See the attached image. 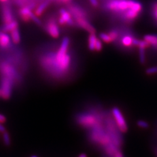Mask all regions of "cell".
<instances>
[{
	"label": "cell",
	"mask_w": 157,
	"mask_h": 157,
	"mask_svg": "<svg viewBox=\"0 0 157 157\" xmlns=\"http://www.w3.org/2000/svg\"><path fill=\"white\" fill-rule=\"evenodd\" d=\"M137 125L138 127L141 128L143 129H147L149 127V124L147 122L144 121V120H139L137 122Z\"/></svg>",
	"instance_id": "obj_23"
},
{
	"label": "cell",
	"mask_w": 157,
	"mask_h": 157,
	"mask_svg": "<svg viewBox=\"0 0 157 157\" xmlns=\"http://www.w3.org/2000/svg\"><path fill=\"white\" fill-rule=\"evenodd\" d=\"M70 40L63 37L55 51L52 48L41 49L37 54L39 72L52 83H65L72 81L78 72V63L70 51Z\"/></svg>",
	"instance_id": "obj_1"
},
{
	"label": "cell",
	"mask_w": 157,
	"mask_h": 157,
	"mask_svg": "<svg viewBox=\"0 0 157 157\" xmlns=\"http://www.w3.org/2000/svg\"><path fill=\"white\" fill-rule=\"evenodd\" d=\"M31 157H37V156H31Z\"/></svg>",
	"instance_id": "obj_32"
},
{
	"label": "cell",
	"mask_w": 157,
	"mask_h": 157,
	"mask_svg": "<svg viewBox=\"0 0 157 157\" xmlns=\"http://www.w3.org/2000/svg\"><path fill=\"white\" fill-rule=\"evenodd\" d=\"M32 12L31 11V9L30 7H24L22 9H20L19 11V14L21 16V19L23 21L28 22L31 20V14H32Z\"/></svg>",
	"instance_id": "obj_11"
},
{
	"label": "cell",
	"mask_w": 157,
	"mask_h": 157,
	"mask_svg": "<svg viewBox=\"0 0 157 157\" xmlns=\"http://www.w3.org/2000/svg\"><path fill=\"white\" fill-rule=\"evenodd\" d=\"M13 85L14 82L11 79H10L8 77L2 76L0 96L4 99H9L11 95Z\"/></svg>",
	"instance_id": "obj_6"
},
{
	"label": "cell",
	"mask_w": 157,
	"mask_h": 157,
	"mask_svg": "<svg viewBox=\"0 0 157 157\" xmlns=\"http://www.w3.org/2000/svg\"><path fill=\"white\" fill-rule=\"evenodd\" d=\"M102 48H103V45H102V43L101 40L99 39H97L96 45H95V51L97 52H100L101 51Z\"/></svg>",
	"instance_id": "obj_25"
},
{
	"label": "cell",
	"mask_w": 157,
	"mask_h": 157,
	"mask_svg": "<svg viewBox=\"0 0 157 157\" xmlns=\"http://www.w3.org/2000/svg\"><path fill=\"white\" fill-rule=\"evenodd\" d=\"M58 23L62 26L74 25V22L72 19L70 12L65 9H61L60 10V18L58 19Z\"/></svg>",
	"instance_id": "obj_7"
},
{
	"label": "cell",
	"mask_w": 157,
	"mask_h": 157,
	"mask_svg": "<svg viewBox=\"0 0 157 157\" xmlns=\"http://www.w3.org/2000/svg\"><path fill=\"white\" fill-rule=\"evenodd\" d=\"M100 38L101 39V40H102L104 43H112V40L109 36V35L108 33H100Z\"/></svg>",
	"instance_id": "obj_21"
},
{
	"label": "cell",
	"mask_w": 157,
	"mask_h": 157,
	"mask_svg": "<svg viewBox=\"0 0 157 157\" xmlns=\"http://www.w3.org/2000/svg\"><path fill=\"white\" fill-rule=\"evenodd\" d=\"M89 2L94 7H98L99 6V2L98 0H89Z\"/></svg>",
	"instance_id": "obj_26"
},
{
	"label": "cell",
	"mask_w": 157,
	"mask_h": 157,
	"mask_svg": "<svg viewBox=\"0 0 157 157\" xmlns=\"http://www.w3.org/2000/svg\"><path fill=\"white\" fill-rule=\"evenodd\" d=\"M145 73L147 75H154V74H156L157 73V66H154V67H151L148 69H147Z\"/></svg>",
	"instance_id": "obj_24"
},
{
	"label": "cell",
	"mask_w": 157,
	"mask_h": 157,
	"mask_svg": "<svg viewBox=\"0 0 157 157\" xmlns=\"http://www.w3.org/2000/svg\"><path fill=\"white\" fill-rule=\"evenodd\" d=\"M141 4L137 0H110L106 3V9L109 11L119 13L122 16L130 9Z\"/></svg>",
	"instance_id": "obj_3"
},
{
	"label": "cell",
	"mask_w": 157,
	"mask_h": 157,
	"mask_svg": "<svg viewBox=\"0 0 157 157\" xmlns=\"http://www.w3.org/2000/svg\"><path fill=\"white\" fill-rule=\"evenodd\" d=\"M11 38L13 43L16 44V45L19 44L20 42H21V33H20L18 28L14 29L11 32Z\"/></svg>",
	"instance_id": "obj_16"
},
{
	"label": "cell",
	"mask_w": 157,
	"mask_h": 157,
	"mask_svg": "<svg viewBox=\"0 0 157 157\" xmlns=\"http://www.w3.org/2000/svg\"><path fill=\"white\" fill-rule=\"evenodd\" d=\"M75 20L78 25L81 28L85 29L86 31L89 32L90 33H95L96 32L95 28L89 22L87 21V19L86 18L80 17V18H77Z\"/></svg>",
	"instance_id": "obj_9"
},
{
	"label": "cell",
	"mask_w": 157,
	"mask_h": 157,
	"mask_svg": "<svg viewBox=\"0 0 157 157\" xmlns=\"http://www.w3.org/2000/svg\"><path fill=\"white\" fill-rule=\"evenodd\" d=\"M50 4V2L49 1H45L41 3L39 6L36 9L35 12H34V14H36L37 17H40L42 15V14L43 12L45 11L47 7L49 6Z\"/></svg>",
	"instance_id": "obj_15"
},
{
	"label": "cell",
	"mask_w": 157,
	"mask_h": 157,
	"mask_svg": "<svg viewBox=\"0 0 157 157\" xmlns=\"http://www.w3.org/2000/svg\"><path fill=\"white\" fill-rule=\"evenodd\" d=\"M111 111L120 131L122 133H126L128 131V125L121 110L118 107H114Z\"/></svg>",
	"instance_id": "obj_5"
},
{
	"label": "cell",
	"mask_w": 157,
	"mask_h": 157,
	"mask_svg": "<svg viewBox=\"0 0 157 157\" xmlns=\"http://www.w3.org/2000/svg\"><path fill=\"white\" fill-rule=\"evenodd\" d=\"M151 17L153 22L157 26V1L154 2L151 6Z\"/></svg>",
	"instance_id": "obj_18"
},
{
	"label": "cell",
	"mask_w": 157,
	"mask_h": 157,
	"mask_svg": "<svg viewBox=\"0 0 157 157\" xmlns=\"http://www.w3.org/2000/svg\"><path fill=\"white\" fill-rule=\"evenodd\" d=\"M108 34L109 35L111 40H112V42H115L117 40L118 37H119V31L117 30V29H111V30H110L109 32V33H108Z\"/></svg>",
	"instance_id": "obj_20"
},
{
	"label": "cell",
	"mask_w": 157,
	"mask_h": 157,
	"mask_svg": "<svg viewBox=\"0 0 157 157\" xmlns=\"http://www.w3.org/2000/svg\"><path fill=\"white\" fill-rule=\"evenodd\" d=\"M104 125L107 134L110 137L111 140L119 149H121L123 144V137L122 136V132L118 127L111 111L106 110L105 117L104 119Z\"/></svg>",
	"instance_id": "obj_2"
},
{
	"label": "cell",
	"mask_w": 157,
	"mask_h": 157,
	"mask_svg": "<svg viewBox=\"0 0 157 157\" xmlns=\"http://www.w3.org/2000/svg\"><path fill=\"white\" fill-rule=\"evenodd\" d=\"M11 37L6 32H2L0 34V47L3 48H7L11 46Z\"/></svg>",
	"instance_id": "obj_12"
},
{
	"label": "cell",
	"mask_w": 157,
	"mask_h": 157,
	"mask_svg": "<svg viewBox=\"0 0 157 157\" xmlns=\"http://www.w3.org/2000/svg\"><path fill=\"white\" fill-rule=\"evenodd\" d=\"M144 39L149 44L150 47L157 51V35L156 34H149L144 36Z\"/></svg>",
	"instance_id": "obj_13"
},
{
	"label": "cell",
	"mask_w": 157,
	"mask_h": 157,
	"mask_svg": "<svg viewBox=\"0 0 157 157\" xmlns=\"http://www.w3.org/2000/svg\"><path fill=\"white\" fill-rule=\"evenodd\" d=\"M114 157H123V155H122V153H121V149L117 151V153H115Z\"/></svg>",
	"instance_id": "obj_28"
},
{
	"label": "cell",
	"mask_w": 157,
	"mask_h": 157,
	"mask_svg": "<svg viewBox=\"0 0 157 157\" xmlns=\"http://www.w3.org/2000/svg\"><path fill=\"white\" fill-rule=\"evenodd\" d=\"M97 37L95 33H90V36H88V48L91 51H95V45L97 40Z\"/></svg>",
	"instance_id": "obj_17"
},
{
	"label": "cell",
	"mask_w": 157,
	"mask_h": 157,
	"mask_svg": "<svg viewBox=\"0 0 157 157\" xmlns=\"http://www.w3.org/2000/svg\"><path fill=\"white\" fill-rule=\"evenodd\" d=\"M18 28V23L17 21L13 20L11 22L4 24V25L1 28L3 32H11L14 29Z\"/></svg>",
	"instance_id": "obj_14"
},
{
	"label": "cell",
	"mask_w": 157,
	"mask_h": 157,
	"mask_svg": "<svg viewBox=\"0 0 157 157\" xmlns=\"http://www.w3.org/2000/svg\"><path fill=\"white\" fill-rule=\"evenodd\" d=\"M78 157H87V155L86 154L82 153V154H81Z\"/></svg>",
	"instance_id": "obj_30"
},
{
	"label": "cell",
	"mask_w": 157,
	"mask_h": 157,
	"mask_svg": "<svg viewBox=\"0 0 157 157\" xmlns=\"http://www.w3.org/2000/svg\"><path fill=\"white\" fill-rule=\"evenodd\" d=\"M7 1V0H0V2H6Z\"/></svg>",
	"instance_id": "obj_31"
},
{
	"label": "cell",
	"mask_w": 157,
	"mask_h": 157,
	"mask_svg": "<svg viewBox=\"0 0 157 157\" xmlns=\"http://www.w3.org/2000/svg\"><path fill=\"white\" fill-rule=\"evenodd\" d=\"M3 140L5 145L9 146V145H10V144H11V138H10V136H9L8 132H7L6 131L3 132Z\"/></svg>",
	"instance_id": "obj_22"
},
{
	"label": "cell",
	"mask_w": 157,
	"mask_h": 157,
	"mask_svg": "<svg viewBox=\"0 0 157 157\" xmlns=\"http://www.w3.org/2000/svg\"><path fill=\"white\" fill-rule=\"evenodd\" d=\"M0 132H6V128L4 127V126L2 124V123H0Z\"/></svg>",
	"instance_id": "obj_29"
},
{
	"label": "cell",
	"mask_w": 157,
	"mask_h": 157,
	"mask_svg": "<svg viewBox=\"0 0 157 157\" xmlns=\"http://www.w3.org/2000/svg\"><path fill=\"white\" fill-rule=\"evenodd\" d=\"M139 58L140 62L141 64H144L146 61V55H145V48L139 47Z\"/></svg>",
	"instance_id": "obj_19"
},
{
	"label": "cell",
	"mask_w": 157,
	"mask_h": 157,
	"mask_svg": "<svg viewBox=\"0 0 157 157\" xmlns=\"http://www.w3.org/2000/svg\"><path fill=\"white\" fill-rule=\"evenodd\" d=\"M0 72L2 73V76L9 78L14 83L21 84L22 81L21 73H19L17 69L10 63H2L0 66Z\"/></svg>",
	"instance_id": "obj_4"
},
{
	"label": "cell",
	"mask_w": 157,
	"mask_h": 157,
	"mask_svg": "<svg viewBox=\"0 0 157 157\" xmlns=\"http://www.w3.org/2000/svg\"><path fill=\"white\" fill-rule=\"evenodd\" d=\"M6 121V118L3 115L0 113V123H4Z\"/></svg>",
	"instance_id": "obj_27"
},
{
	"label": "cell",
	"mask_w": 157,
	"mask_h": 157,
	"mask_svg": "<svg viewBox=\"0 0 157 157\" xmlns=\"http://www.w3.org/2000/svg\"><path fill=\"white\" fill-rule=\"evenodd\" d=\"M2 19L4 24L11 22L13 21V15L12 11L9 6H4L2 9Z\"/></svg>",
	"instance_id": "obj_10"
},
{
	"label": "cell",
	"mask_w": 157,
	"mask_h": 157,
	"mask_svg": "<svg viewBox=\"0 0 157 157\" xmlns=\"http://www.w3.org/2000/svg\"><path fill=\"white\" fill-rule=\"evenodd\" d=\"M45 29L47 32L53 38H58L60 36V29L56 22L54 20L48 21L46 24Z\"/></svg>",
	"instance_id": "obj_8"
}]
</instances>
